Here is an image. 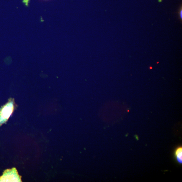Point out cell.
I'll return each instance as SVG.
<instances>
[{"label":"cell","instance_id":"obj_1","mask_svg":"<svg viewBox=\"0 0 182 182\" xmlns=\"http://www.w3.org/2000/svg\"><path fill=\"white\" fill-rule=\"evenodd\" d=\"M15 106L14 99H10L1 108L0 110V125L6 122L9 119L14 111Z\"/></svg>","mask_w":182,"mask_h":182},{"label":"cell","instance_id":"obj_2","mask_svg":"<svg viewBox=\"0 0 182 182\" xmlns=\"http://www.w3.org/2000/svg\"><path fill=\"white\" fill-rule=\"evenodd\" d=\"M21 178L18 175L15 168L7 170L0 177V182H21Z\"/></svg>","mask_w":182,"mask_h":182},{"label":"cell","instance_id":"obj_3","mask_svg":"<svg viewBox=\"0 0 182 182\" xmlns=\"http://www.w3.org/2000/svg\"><path fill=\"white\" fill-rule=\"evenodd\" d=\"M175 155L178 162L181 163L182 162V148L179 147L176 150Z\"/></svg>","mask_w":182,"mask_h":182},{"label":"cell","instance_id":"obj_4","mask_svg":"<svg viewBox=\"0 0 182 182\" xmlns=\"http://www.w3.org/2000/svg\"><path fill=\"white\" fill-rule=\"evenodd\" d=\"M180 17H181V18H182V10L180 12Z\"/></svg>","mask_w":182,"mask_h":182},{"label":"cell","instance_id":"obj_5","mask_svg":"<svg viewBox=\"0 0 182 182\" xmlns=\"http://www.w3.org/2000/svg\"><path fill=\"white\" fill-rule=\"evenodd\" d=\"M151 68V69H152V67H151V68Z\"/></svg>","mask_w":182,"mask_h":182}]
</instances>
